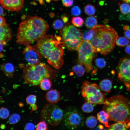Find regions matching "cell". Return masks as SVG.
Here are the masks:
<instances>
[{
    "label": "cell",
    "mask_w": 130,
    "mask_h": 130,
    "mask_svg": "<svg viewBox=\"0 0 130 130\" xmlns=\"http://www.w3.org/2000/svg\"><path fill=\"white\" fill-rule=\"evenodd\" d=\"M82 95L88 102L95 104H104L107 99L97 84L87 80L83 83Z\"/></svg>",
    "instance_id": "8"
},
{
    "label": "cell",
    "mask_w": 130,
    "mask_h": 130,
    "mask_svg": "<svg viewBox=\"0 0 130 130\" xmlns=\"http://www.w3.org/2000/svg\"><path fill=\"white\" fill-rule=\"evenodd\" d=\"M64 120L66 127L74 129L82 126L84 123L83 116L79 111L75 108H68L65 113Z\"/></svg>",
    "instance_id": "10"
},
{
    "label": "cell",
    "mask_w": 130,
    "mask_h": 130,
    "mask_svg": "<svg viewBox=\"0 0 130 130\" xmlns=\"http://www.w3.org/2000/svg\"><path fill=\"white\" fill-rule=\"evenodd\" d=\"M130 127V121L127 122H117L111 125L109 130H127Z\"/></svg>",
    "instance_id": "17"
},
{
    "label": "cell",
    "mask_w": 130,
    "mask_h": 130,
    "mask_svg": "<svg viewBox=\"0 0 130 130\" xmlns=\"http://www.w3.org/2000/svg\"><path fill=\"white\" fill-rule=\"evenodd\" d=\"M95 31L92 28L85 32L83 34V39L89 42L95 36Z\"/></svg>",
    "instance_id": "21"
},
{
    "label": "cell",
    "mask_w": 130,
    "mask_h": 130,
    "mask_svg": "<svg viewBox=\"0 0 130 130\" xmlns=\"http://www.w3.org/2000/svg\"><path fill=\"white\" fill-rule=\"evenodd\" d=\"M39 86L42 90L44 91L47 90L51 88L52 86L51 82L49 78H45L41 81Z\"/></svg>",
    "instance_id": "26"
},
{
    "label": "cell",
    "mask_w": 130,
    "mask_h": 130,
    "mask_svg": "<svg viewBox=\"0 0 130 130\" xmlns=\"http://www.w3.org/2000/svg\"><path fill=\"white\" fill-rule=\"evenodd\" d=\"M60 98L59 93L55 89L50 90L46 94V99L49 103L53 104L56 103L59 101Z\"/></svg>",
    "instance_id": "15"
},
{
    "label": "cell",
    "mask_w": 130,
    "mask_h": 130,
    "mask_svg": "<svg viewBox=\"0 0 130 130\" xmlns=\"http://www.w3.org/2000/svg\"><path fill=\"white\" fill-rule=\"evenodd\" d=\"M103 107L108 114L109 120L115 122H127L129 120L130 101L121 95L114 96L106 99Z\"/></svg>",
    "instance_id": "4"
},
{
    "label": "cell",
    "mask_w": 130,
    "mask_h": 130,
    "mask_svg": "<svg viewBox=\"0 0 130 130\" xmlns=\"http://www.w3.org/2000/svg\"><path fill=\"white\" fill-rule=\"evenodd\" d=\"M24 129L25 130H34L35 129V126L34 124L32 123L28 122L25 125Z\"/></svg>",
    "instance_id": "37"
},
{
    "label": "cell",
    "mask_w": 130,
    "mask_h": 130,
    "mask_svg": "<svg viewBox=\"0 0 130 130\" xmlns=\"http://www.w3.org/2000/svg\"><path fill=\"white\" fill-rule=\"evenodd\" d=\"M125 31L124 35L125 37L130 39V29L129 28Z\"/></svg>",
    "instance_id": "39"
},
{
    "label": "cell",
    "mask_w": 130,
    "mask_h": 130,
    "mask_svg": "<svg viewBox=\"0 0 130 130\" xmlns=\"http://www.w3.org/2000/svg\"><path fill=\"white\" fill-rule=\"evenodd\" d=\"M56 74V72L48 65L40 62L26 65L23 69L22 76L26 84L33 86H38L43 79L52 78Z\"/></svg>",
    "instance_id": "5"
},
{
    "label": "cell",
    "mask_w": 130,
    "mask_h": 130,
    "mask_svg": "<svg viewBox=\"0 0 130 130\" xmlns=\"http://www.w3.org/2000/svg\"><path fill=\"white\" fill-rule=\"evenodd\" d=\"M92 28L95 34L90 43L97 52L104 55L108 54L114 47L118 37L117 32L108 25H97Z\"/></svg>",
    "instance_id": "3"
},
{
    "label": "cell",
    "mask_w": 130,
    "mask_h": 130,
    "mask_svg": "<svg viewBox=\"0 0 130 130\" xmlns=\"http://www.w3.org/2000/svg\"><path fill=\"white\" fill-rule=\"evenodd\" d=\"M81 109L84 112L90 113L93 111L94 107L92 103L88 102L83 104L82 106Z\"/></svg>",
    "instance_id": "27"
},
{
    "label": "cell",
    "mask_w": 130,
    "mask_h": 130,
    "mask_svg": "<svg viewBox=\"0 0 130 130\" xmlns=\"http://www.w3.org/2000/svg\"><path fill=\"white\" fill-rule=\"evenodd\" d=\"M4 45L1 44L0 43V52H2L3 50V46Z\"/></svg>",
    "instance_id": "45"
},
{
    "label": "cell",
    "mask_w": 130,
    "mask_h": 130,
    "mask_svg": "<svg viewBox=\"0 0 130 130\" xmlns=\"http://www.w3.org/2000/svg\"><path fill=\"white\" fill-rule=\"evenodd\" d=\"M60 37L56 38L51 35H45L33 46L42 58H46L48 62L58 69L64 63V46L60 41Z\"/></svg>",
    "instance_id": "1"
},
{
    "label": "cell",
    "mask_w": 130,
    "mask_h": 130,
    "mask_svg": "<svg viewBox=\"0 0 130 130\" xmlns=\"http://www.w3.org/2000/svg\"><path fill=\"white\" fill-rule=\"evenodd\" d=\"M95 62L96 66L100 69L104 68L106 65V61L102 58H97L95 60Z\"/></svg>",
    "instance_id": "34"
},
{
    "label": "cell",
    "mask_w": 130,
    "mask_h": 130,
    "mask_svg": "<svg viewBox=\"0 0 130 130\" xmlns=\"http://www.w3.org/2000/svg\"><path fill=\"white\" fill-rule=\"evenodd\" d=\"M54 1H58L59 0H52Z\"/></svg>",
    "instance_id": "50"
},
{
    "label": "cell",
    "mask_w": 130,
    "mask_h": 130,
    "mask_svg": "<svg viewBox=\"0 0 130 130\" xmlns=\"http://www.w3.org/2000/svg\"><path fill=\"white\" fill-rule=\"evenodd\" d=\"M18 105L20 107H22L23 105V104L21 102L19 103L18 104Z\"/></svg>",
    "instance_id": "47"
},
{
    "label": "cell",
    "mask_w": 130,
    "mask_h": 130,
    "mask_svg": "<svg viewBox=\"0 0 130 130\" xmlns=\"http://www.w3.org/2000/svg\"><path fill=\"white\" fill-rule=\"evenodd\" d=\"M96 11L95 7L91 4L86 5L84 8V11L85 13L89 16H91L94 15L96 13Z\"/></svg>",
    "instance_id": "31"
},
{
    "label": "cell",
    "mask_w": 130,
    "mask_h": 130,
    "mask_svg": "<svg viewBox=\"0 0 130 130\" xmlns=\"http://www.w3.org/2000/svg\"><path fill=\"white\" fill-rule=\"evenodd\" d=\"M63 5L65 7H69L72 6L73 4V0H62Z\"/></svg>",
    "instance_id": "38"
},
{
    "label": "cell",
    "mask_w": 130,
    "mask_h": 130,
    "mask_svg": "<svg viewBox=\"0 0 130 130\" xmlns=\"http://www.w3.org/2000/svg\"><path fill=\"white\" fill-rule=\"evenodd\" d=\"M72 70L76 75L78 77L83 76L86 71L85 68L81 64L74 65L72 68Z\"/></svg>",
    "instance_id": "22"
},
{
    "label": "cell",
    "mask_w": 130,
    "mask_h": 130,
    "mask_svg": "<svg viewBox=\"0 0 130 130\" xmlns=\"http://www.w3.org/2000/svg\"><path fill=\"white\" fill-rule=\"evenodd\" d=\"M119 8L121 12L123 14H127L130 13V5L127 3L121 4Z\"/></svg>",
    "instance_id": "29"
},
{
    "label": "cell",
    "mask_w": 130,
    "mask_h": 130,
    "mask_svg": "<svg viewBox=\"0 0 130 130\" xmlns=\"http://www.w3.org/2000/svg\"><path fill=\"white\" fill-rule=\"evenodd\" d=\"M76 50L80 64L84 66L87 72L92 71L93 66L92 61L96 56L97 52L90 42L83 40Z\"/></svg>",
    "instance_id": "7"
},
{
    "label": "cell",
    "mask_w": 130,
    "mask_h": 130,
    "mask_svg": "<svg viewBox=\"0 0 130 130\" xmlns=\"http://www.w3.org/2000/svg\"><path fill=\"white\" fill-rule=\"evenodd\" d=\"M61 43L70 50H76L83 40L80 30L72 25L64 27L60 31Z\"/></svg>",
    "instance_id": "6"
},
{
    "label": "cell",
    "mask_w": 130,
    "mask_h": 130,
    "mask_svg": "<svg viewBox=\"0 0 130 130\" xmlns=\"http://www.w3.org/2000/svg\"><path fill=\"white\" fill-rule=\"evenodd\" d=\"M2 6L6 9L11 11H18L23 7L24 0H0Z\"/></svg>",
    "instance_id": "13"
},
{
    "label": "cell",
    "mask_w": 130,
    "mask_h": 130,
    "mask_svg": "<svg viewBox=\"0 0 130 130\" xmlns=\"http://www.w3.org/2000/svg\"><path fill=\"white\" fill-rule=\"evenodd\" d=\"M126 3H129L130 2V0H121Z\"/></svg>",
    "instance_id": "46"
},
{
    "label": "cell",
    "mask_w": 130,
    "mask_h": 130,
    "mask_svg": "<svg viewBox=\"0 0 130 130\" xmlns=\"http://www.w3.org/2000/svg\"><path fill=\"white\" fill-rule=\"evenodd\" d=\"M71 12L72 14L74 16L80 15L81 13L80 8L77 6H74L72 8Z\"/></svg>",
    "instance_id": "36"
},
{
    "label": "cell",
    "mask_w": 130,
    "mask_h": 130,
    "mask_svg": "<svg viewBox=\"0 0 130 130\" xmlns=\"http://www.w3.org/2000/svg\"><path fill=\"white\" fill-rule=\"evenodd\" d=\"M20 118V117L19 114L16 113H14L9 117L8 120V122L11 124H14L19 121Z\"/></svg>",
    "instance_id": "28"
},
{
    "label": "cell",
    "mask_w": 130,
    "mask_h": 130,
    "mask_svg": "<svg viewBox=\"0 0 130 130\" xmlns=\"http://www.w3.org/2000/svg\"><path fill=\"white\" fill-rule=\"evenodd\" d=\"M72 22L74 26L78 27H80L83 25L84 21L81 17H76L72 18Z\"/></svg>",
    "instance_id": "30"
},
{
    "label": "cell",
    "mask_w": 130,
    "mask_h": 130,
    "mask_svg": "<svg viewBox=\"0 0 130 130\" xmlns=\"http://www.w3.org/2000/svg\"><path fill=\"white\" fill-rule=\"evenodd\" d=\"M100 89L103 91L108 93L110 91L112 87V81L108 79H105L101 81L99 84Z\"/></svg>",
    "instance_id": "19"
},
{
    "label": "cell",
    "mask_w": 130,
    "mask_h": 130,
    "mask_svg": "<svg viewBox=\"0 0 130 130\" xmlns=\"http://www.w3.org/2000/svg\"><path fill=\"white\" fill-rule=\"evenodd\" d=\"M2 71L9 78L13 77L14 72L13 65L10 63H5L2 65Z\"/></svg>",
    "instance_id": "16"
},
{
    "label": "cell",
    "mask_w": 130,
    "mask_h": 130,
    "mask_svg": "<svg viewBox=\"0 0 130 130\" xmlns=\"http://www.w3.org/2000/svg\"><path fill=\"white\" fill-rule=\"evenodd\" d=\"M12 34L11 30L8 25L6 23L0 26V43L6 45L12 39Z\"/></svg>",
    "instance_id": "14"
},
{
    "label": "cell",
    "mask_w": 130,
    "mask_h": 130,
    "mask_svg": "<svg viewBox=\"0 0 130 130\" xmlns=\"http://www.w3.org/2000/svg\"><path fill=\"white\" fill-rule=\"evenodd\" d=\"M23 53L28 64H35L40 62L42 58L33 47L29 45H26Z\"/></svg>",
    "instance_id": "12"
},
{
    "label": "cell",
    "mask_w": 130,
    "mask_h": 130,
    "mask_svg": "<svg viewBox=\"0 0 130 130\" xmlns=\"http://www.w3.org/2000/svg\"><path fill=\"white\" fill-rule=\"evenodd\" d=\"M9 115V112L7 108L1 107L0 110V117L1 119H7Z\"/></svg>",
    "instance_id": "33"
},
{
    "label": "cell",
    "mask_w": 130,
    "mask_h": 130,
    "mask_svg": "<svg viewBox=\"0 0 130 130\" xmlns=\"http://www.w3.org/2000/svg\"><path fill=\"white\" fill-rule=\"evenodd\" d=\"M4 10L2 7L1 6H0V16H1L3 13Z\"/></svg>",
    "instance_id": "44"
},
{
    "label": "cell",
    "mask_w": 130,
    "mask_h": 130,
    "mask_svg": "<svg viewBox=\"0 0 130 130\" xmlns=\"http://www.w3.org/2000/svg\"><path fill=\"white\" fill-rule=\"evenodd\" d=\"M46 122L42 120L37 124L36 130H48Z\"/></svg>",
    "instance_id": "35"
},
{
    "label": "cell",
    "mask_w": 130,
    "mask_h": 130,
    "mask_svg": "<svg viewBox=\"0 0 130 130\" xmlns=\"http://www.w3.org/2000/svg\"><path fill=\"white\" fill-rule=\"evenodd\" d=\"M26 100L27 103L31 107V112L37 109L38 107L35 104L36 101V97L35 95L31 94L28 95L26 97Z\"/></svg>",
    "instance_id": "20"
},
{
    "label": "cell",
    "mask_w": 130,
    "mask_h": 130,
    "mask_svg": "<svg viewBox=\"0 0 130 130\" xmlns=\"http://www.w3.org/2000/svg\"><path fill=\"white\" fill-rule=\"evenodd\" d=\"M97 130H105L103 126L102 125H99L97 127Z\"/></svg>",
    "instance_id": "43"
},
{
    "label": "cell",
    "mask_w": 130,
    "mask_h": 130,
    "mask_svg": "<svg viewBox=\"0 0 130 130\" xmlns=\"http://www.w3.org/2000/svg\"><path fill=\"white\" fill-rule=\"evenodd\" d=\"M98 22L97 19L95 17L90 16L86 19L85 21V25L87 28H92L97 25Z\"/></svg>",
    "instance_id": "23"
},
{
    "label": "cell",
    "mask_w": 130,
    "mask_h": 130,
    "mask_svg": "<svg viewBox=\"0 0 130 130\" xmlns=\"http://www.w3.org/2000/svg\"><path fill=\"white\" fill-rule=\"evenodd\" d=\"M63 22L60 20H54L52 25L53 27L55 30H58L62 29L64 26Z\"/></svg>",
    "instance_id": "32"
},
{
    "label": "cell",
    "mask_w": 130,
    "mask_h": 130,
    "mask_svg": "<svg viewBox=\"0 0 130 130\" xmlns=\"http://www.w3.org/2000/svg\"><path fill=\"white\" fill-rule=\"evenodd\" d=\"M6 21L5 18L2 16L0 17V26H2L6 24Z\"/></svg>",
    "instance_id": "40"
},
{
    "label": "cell",
    "mask_w": 130,
    "mask_h": 130,
    "mask_svg": "<svg viewBox=\"0 0 130 130\" xmlns=\"http://www.w3.org/2000/svg\"><path fill=\"white\" fill-rule=\"evenodd\" d=\"M97 117L99 121L105 127H109L108 122L109 116L107 112L104 110L100 111L97 113Z\"/></svg>",
    "instance_id": "18"
},
{
    "label": "cell",
    "mask_w": 130,
    "mask_h": 130,
    "mask_svg": "<svg viewBox=\"0 0 130 130\" xmlns=\"http://www.w3.org/2000/svg\"><path fill=\"white\" fill-rule=\"evenodd\" d=\"M129 120L130 121V114H129Z\"/></svg>",
    "instance_id": "49"
},
{
    "label": "cell",
    "mask_w": 130,
    "mask_h": 130,
    "mask_svg": "<svg viewBox=\"0 0 130 130\" xmlns=\"http://www.w3.org/2000/svg\"><path fill=\"white\" fill-rule=\"evenodd\" d=\"M118 78L125 84L127 90H130V57L121 59L117 67Z\"/></svg>",
    "instance_id": "11"
},
{
    "label": "cell",
    "mask_w": 130,
    "mask_h": 130,
    "mask_svg": "<svg viewBox=\"0 0 130 130\" xmlns=\"http://www.w3.org/2000/svg\"><path fill=\"white\" fill-rule=\"evenodd\" d=\"M5 127V126L4 124H2L1 125V128L2 129H4Z\"/></svg>",
    "instance_id": "48"
},
{
    "label": "cell",
    "mask_w": 130,
    "mask_h": 130,
    "mask_svg": "<svg viewBox=\"0 0 130 130\" xmlns=\"http://www.w3.org/2000/svg\"><path fill=\"white\" fill-rule=\"evenodd\" d=\"M62 19L64 23L67 22L68 20V19L67 17L66 16H63L62 17Z\"/></svg>",
    "instance_id": "42"
},
{
    "label": "cell",
    "mask_w": 130,
    "mask_h": 130,
    "mask_svg": "<svg viewBox=\"0 0 130 130\" xmlns=\"http://www.w3.org/2000/svg\"><path fill=\"white\" fill-rule=\"evenodd\" d=\"M62 110L53 104H48L42 109L41 113V120L45 121L48 124L53 126L57 125L63 117Z\"/></svg>",
    "instance_id": "9"
},
{
    "label": "cell",
    "mask_w": 130,
    "mask_h": 130,
    "mask_svg": "<svg viewBox=\"0 0 130 130\" xmlns=\"http://www.w3.org/2000/svg\"><path fill=\"white\" fill-rule=\"evenodd\" d=\"M125 51L127 53L130 55V45L126 46L125 49Z\"/></svg>",
    "instance_id": "41"
},
{
    "label": "cell",
    "mask_w": 130,
    "mask_h": 130,
    "mask_svg": "<svg viewBox=\"0 0 130 130\" xmlns=\"http://www.w3.org/2000/svg\"><path fill=\"white\" fill-rule=\"evenodd\" d=\"M97 123V120L96 117L93 115L88 117L85 120L86 125L89 128H92L95 127Z\"/></svg>",
    "instance_id": "24"
},
{
    "label": "cell",
    "mask_w": 130,
    "mask_h": 130,
    "mask_svg": "<svg viewBox=\"0 0 130 130\" xmlns=\"http://www.w3.org/2000/svg\"><path fill=\"white\" fill-rule=\"evenodd\" d=\"M49 27L47 22L41 17H29L20 24L17 30L16 42L20 44L30 45L46 35Z\"/></svg>",
    "instance_id": "2"
},
{
    "label": "cell",
    "mask_w": 130,
    "mask_h": 130,
    "mask_svg": "<svg viewBox=\"0 0 130 130\" xmlns=\"http://www.w3.org/2000/svg\"><path fill=\"white\" fill-rule=\"evenodd\" d=\"M115 43L119 46H124L130 45V39L124 37H118L116 40Z\"/></svg>",
    "instance_id": "25"
}]
</instances>
